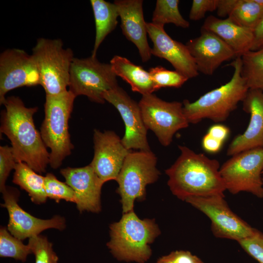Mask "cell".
<instances>
[{"label": "cell", "instance_id": "21", "mask_svg": "<svg viewBox=\"0 0 263 263\" xmlns=\"http://www.w3.org/2000/svg\"><path fill=\"white\" fill-rule=\"evenodd\" d=\"M202 29L211 32L221 38L233 50L236 57L251 49L253 30L239 26L228 18L221 19L209 16L205 19Z\"/></svg>", "mask_w": 263, "mask_h": 263}, {"label": "cell", "instance_id": "19", "mask_svg": "<svg viewBox=\"0 0 263 263\" xmlns=\"http://www.w3.org/2000/svg\"><path fill=\"white\" fill-rule=\"evenodd\" d=\"M243 103L244 111L250 115V121L244 132L236 136L229 145V156L263 148V91L249 89Z\"/></svg>", "mask_w": 263, "mask_h": 263}, {"label": "cell", "instance_id": "20", "mask_svg": "<svg viewBox=\"0 0 263 263\" xmlns=\"http://www.w3.org/2000/svg\"><path fill=\"white\" fill-rule=\"evenodd\" d=\"M121 19L123 34L137 47L143 62L149 61L152 56L147 39V22L145 21L142 0H116Z\"/></svg>", "mask_w": 263, "mask_h": 263}, {"label": "cell", "instance_id": "37", "mask_svg": "<svg viewBox=\"0 0 263 263\" xmlns=\"http://www.w3.org/2000/svg\"><path fill=\"white\" fill-rule=\"evenodd\" d=\"M222 142L213 138L207 133L205 134L202 140V145L203 149L209 153H216L221 149Z\"/></svg>", "mask_w": 263, "mask_h": 263}, {"label": "cell", "instance_id": "1", "mask_svg": "<svg viewBox=\"0 0 263 263\" xmlns=\"http://www.w3.org/2000/svg\"><path fill=\"white\" fill-rule=\"evenodd\" d=\"M3 105L0 133L10 141L16 162H24L38 173L45 172L50 152L34 124L33 116L38 108L26 107L16 96L7 97Z\"/></svg>", "mask_w": 263, "mask_h": 263}, {"label": "cell", "instance_id": "33", "mask_svg": "<svg viewBox=\"0 0 263 263\" xmlns=\"http://www.w3.org/2000/svg\"><path fill=\"white\" fill-rule=\"evenodd\" d=\"M238 242L250 256L263 263V233L259 231L254 236Z\"/></svg>", "mask_w": 263, "mask_h": 263}, {"label": "cell", "instance_id": "18", "mask_svg": "<svg viewBox=\"0 0 263 263\" xmlns=\"http://www.w3.org/2000/svg\"><path fill=\"white\" fill-rule=\"evenodd\" d=\"M60 172L65 183L74 190L76 207L80 212L98 213L101 210V191L104 183L90 165L67 167L60 169Z\"/></svg>", "mask_w": 263, "mask_h": 263}, {"label": "cell", "instance_id": "3", "mask_svg": "<svg viewBox=\"0 0 263 263\" xmlns=\"http://www.w3.org/2000/svg\"><path fill=\"white\" fill-rule=\"evenodd\" d=\"M111 239L107 244L117 260L145 263L151 257L150 244L160 234L155 220L140 219L133 210L123 213L117 222L110 226Z\"/></svg>", "mask_w": 263, "mask_h": 263}, {"label": "cell", "instance_id": "11", "mask_svg": "<svg viewBox=\"0 0 263 263\" xmlns=\"http://www.w3.org/2000/svg\"><path fill=\"white\" fill-rule=\"evenodd\" d=\"M225 196L191 197L185 201L207 215L211 222L213 235L239 242L254 236L258 231L234 213Z\"/></svg>", "mask_w": 263, "mask_h": 263}, {"label": "cell", "instance_id": "32", "mask_svg": "<svg viewBox=\"0 0 263 263\" xmlns=\"http://www.w3.org/2000/svg\"><path fill=\"white\" fill-rule=\"evenodd\" d=\"M17 162L12 148L8 145L0 147V190L2 193L5 189V183L13 169H15Z\"/></svg>", "mask_w": 263, "mask_h": 263}, {"label": "cell", "instance_id": "6", "mask_svg": "<svg viewBox=\"0 0 263 263\" xmlns=\"http://www.w3.org/2000/svg\"><path fill=\"white\" fill-rule=\"evenodd\" d=\"M156 163L151 150H132L127 155L116 180L123 213L133 210L135 200L145 199L147 186L155 182L160 174Z\"/></svg>", "mask_w": 263, "mask_h": 263}, {"label": "cell", "instance_id": "4", "mask_svg": "<svg viewBox=\"0 0 263 263\" xmlns=\"http://www.w3.org/2000/svg\"><path fill=\"white\" fill-rule=\"evenodd\" d=\"M234 68L227 83L202 95L193 102L184 100L183 111L189 123L207 118L215 122L225 121L244 99L249 88L242 75V60L237 57L230 64Z\"/></svg>", "mask_w": 263, "mask_h": 263}, {"label": "cell", "instance_id": "27", "mask_svg": "<svg viewBox=\"0 0 263 263\" xmlns=\"http://www.w3.org/2000/svg\"><path fill=\"white\" fill-rule=\"evenodd\" d=\"M179 3V0H157L151 22L163 26L167 23H172L178 27L188 28L189 23L181 15Z\"/></svg>", "mask_w": 263, "mask_h": 263}, {"label": "cell", "instance_id": "9", "mask_svg": "<svg viewBox=\"0 0 263 263\" xmlns=\"http://www.w3.org/2000/svg\"><path fill=\"white\" fill-rule=\"evenodd\" d=\"M263 148H255L232 156L220 168L226 190L233 194L249 192L263 198Z\"/></svg>", "mask_w": 263, "mask_h": 263}, {"label": "cell", "instance_id": "31", "mask_svg": "<svg viewBox=\"0 0 263 263\" xmlns=\"http://www.w3.org/2000/svg\"><path fill=\"white\" fill-rule=\"evenodd\" d=\"M27 244L35 255V263H58V257L46 237L41 235L32 237Z\"/></svg>", "mask_w": 263, "mask_h": 263}, {"label": "cell", "instance_id": "16", "mask_svg": "<svg viewBox=\"0 0 263 263\" xmlns=\"http://www.w3.org/2000/svg\"><path fill=\"white\" fill-rule=\"evenodd\" d=\"M164 27L147 22V33L153 44L151 55L166 59L175 71L188 79L198 76L199 73L186 45L173 39Z\"/></svg>", "mask_w": 263, "mask_h": 263}, {"label": "cell", "instance_id": "30", "mask_svg": "<svg viewBox=\"0 0 263 263\" xmlns=\"http://www.w3.org/2000/svg\"><path fill=\"white\" fill-rule=\"evenodd\" d=\"M45 189L47 198L58 203L64 200L75 203V193L72 188L66 183L58 180L52 173H48L45 176Z\"/></svg>", "mask_w": 263, "mask_h": 263}, {"label": "cell", "instance_id": "25", "mask_svg": "<svg viewBox=\"0 0 263 263\" xmlns=\"http://www.w3.org/2000/svg\"><path fill=\"white\" fill-rule=\"evenodd\" d=\"M242 75L249 89L263 91V46L241 56Z\"/></svg>", "mask_w": 263, "mask_h": 263}, {"label": "cell", "instance_id": "10", "mask_svg": "<svg viewBox=\"0 0 263 263\" xmlns=\"http://www.w3.org/2000/svg\"><path fill=\"white\" fill-rule=\"evenodd\" d=\"M138 104L147 129L152 131L165 147L170 144L177 131L188 126L180 102H167L151 94L142 95Z\"/></svg>", "mask_w": 263, "mask_h": 263}, {"label": "cell", "instance_id": "36", "mask_svg": "<svg viewBox=\"0 0 263 263\" xmlns=\"http://www.w3.org/2000/svg\"><path fill=\"white\" fill-rule=\"evenodd\" d=\"M240 0H218L217 13L220 17H227L236 7Z\"/></svg>", "mask_w": 263, "mask_h": 263}, {"label": "cell", "instance_id": "38", "mask_svg": "<svg viewBox=\"0 0 263 263\" xmlns=\"http://www.w3.org/2000/svg\"><path fill=\"white\" fill-rule=\"evenodd\" d=\"M229 132V129L226 126L218 124L211 126L208 129L207 133L224 143L228 137Z\"/></svg>", "mask_w": 263, "mask_h": 263}, {"label": "cell", "instance_id": "39", "mask_svg": "<svg viewBox=\"0 0 263 263\" xmlns=\"http://www.w3.org/2000/svg\"><path fill=\"white\" fill-rule=\"evenodd\" d=\"M253 42L250 51L256 50L263 46V17L253 30Z\"/></svg>", "mask_w": 263, "mask_h": 263}, {"label": "cell", "instance_id": "15", "mask_svg": "<svg viewBox=\"0 0 263 263\" xmlns=\"http://www.w3.org/2000/svg\"><path fill=\"white\" fill-rule=\"evenodd\" d=\"M94 143V156L90 165L104 183L116 180L131 150L124 146L117 134L111 131L101 132L95 130Z\"/></svg>", "mask_w": 263, "mask_h": 263}, {"label": "cell", "instance_id": "34", "mask_svg": "<svg viewBox=\"0 0 263 263\" xmlns=\"http://www.w3.org/2000/svg\"><path fill=\"white\" fill-rule=\"evenodd\" d=\"M218 0H193L189 18L192 20L203 19L206 13L216 10Z\"/></svg>", "mask_w": 263, "mask_h": 263}, {"label": "cell", "instance_id": "40", "mask_svg": "<svg viewBox=\"0 0 263 263\" xmlns=\"http://www.w3.org/2000/svg\"><path fill=\"white\" fill-rule=\"evenodd\" d=\"M262 180H263V173H262Z\"/></svg>", "mask_w": 263, "mask_h": 263}, {"label": "cell", "instance_id": "13", "mask_svg": "<svg viewBox=\"0 0 263 263\" xmlns=\"http://www.w3.org/2000/svg\"><path fill=\"white\" fill-rule=\"evenodd\" d=\"M103 98L117 110L123 120L125 132L121 140L124 146L130 150H150L138 103L118 86L105 92Z\"/></svg>", "mask_w": 263, "mask_h": 263}, {"label": "cell", "instance_id": "14", "mask_svg": "<svg viewBox=\"0 0 263 263\" xmlns=\"http://www.w3.org/2000/svg\"><path fill=\"white\" fill-rule=\"evenodd\" d=\"M4 203L9 214L7 229L16 238L23 240L39 235L49 228L63 230L66 226L63 217L58 215L50 219H41L25 211L18 204L19 191L15 188L7 187L3 192Z\"/></svg>", "mask_w": 263, "mask_h": 263}, {"label": "cell", "instance_id": "17", "mask_svg": "<svg viewBox=\"0 0 263 263\" xmlns=\"http://www.w3.org/2000/svg\"><path fill=\"white\" fill-rule=\"evenodd\" d=\"M186 46L198 72L211 75L225 61L236 56L233 50L213 33L201 29L200 36L190 39Z\"/></svg>", "mask_w": 263, "mask_h": 263}, {"label": "cell", "instance_id": "28", "mask_svg": "<svg viewBox=\"0 0 263 263\" xmlns=\"http://www.w3.org/2000/svg\"><path fill=\"white\" fill-rule=\"evenodd\" d=\"M32 253L29 246L13 236L7 229H0V256L15 259L21 262L26 261L28 255Z\"/></svg>", "mask_w": 263, "mask_h": 263}, {"label": "cell", "instance_id": "5", "mask_svg": "<svg viewBox=\"0 0 263 263\" xmlns=\"http://www.w3.org/2000/svg\"><path fill=\"white\" fill-rule=\"evenodd\" d=\"M76 96L69 90L56 95H46L44 119L40 133L50 148L49 164L55 169L71 153L74 146L69 132V120Z\"/></svg>", "mask_w": 263, "mask_h": 263}, {"label": "cell", "instance_id": "8", "mask_svg": "<svg viewBox=\"0 0 263 263\" xmlns=\"http://www.w3.org/2000/svg\"><path fill=\"white\" fill-rule=\"evenodd\" d=\"M116 76L110 63H102L96 57H75L70 69L68 90L76 97L84 95L92 101L103 104V94L118 86Z\"/></svg>", "mask_w": 263, "mask_h": 263}, {"label": "cell", "instance_id": "23", "mask_svg": "<svg viewBox=\"0 0 263 263\" xmlns=\"http://www.w3.org/2000/svg\"><path fill=\"white\" fill-rule=\"evenodd\" d=\"M93 11L95 37L92 56L96 57L97 51L106 37L116 27L119 17L115 4L104 0H91Z\"/></svg>", "mask_w": 263, "mask_h": 263}, {"label": "cell", "instance_id": "24", "mask_svg": "<svg viewBox=\"0 0 263 263\" xmlns=\"http://www.w3.org/2000/svg\"><path fill=\"white\" fill-rule=\"evenodd\" d=\"M14 170L13 182L25 190L33 203H45L47 197L45 189V176L37 173L24 162L17 163Z\"/></svg>", "mask_w": 263, "mask_h": 263}, {"label": "cell", "instance_id": "7", "mask_svg": "<svg viewBox=\"0 0 263 263\" xmlns=\"http://www.w3.org/2000/svg\"><path fill=\"white\" fill-rule=\"evenodd\" d=\"M46 95H56L68 90L70 72L74 58L70 48H64L60 39L39 38L32 49Z\"/></svg>", "mask_w": 263, "mask_h": 263}, {"label": "cell", "instance_id": "2", "mask_svg": "<svg viewBox=\"0 0 263 263\" xmlns=\"http://www.w3.org/2000/svg\"><path fill=\"white\" fill-rule=\"evenodd\" d=\"M178 148L180 155L165 170L172 194L183 201L191 197L225 196L226 188L218 161L186 146Z\"/></svg>", "mask_w": 263, "mask_h": 263}, {"label": "cell", "instance_id": "35", "mask_svg": "<svg viewBox=\"0 0 263 263\" xmlns=\"http://www.w3.org/2000/svg\"><path fill=\"white\" fill-rule=\"evenodd\" d=\"M155 263H204L190 252L176 250L159 258Z\"/></svg>", "mask_w": 263, "mask_h": 263}, {"label": "cell", "instance_id": "12", "mask_svg": "<svg viewBox=\"0 0 263 263\" xmlns=\"http://www.w3.org/2000/svg\"><path fill=\"white\" fill-rule=\"evenodd\" d=\"M40 84L39 73L32 55L16 48L7 49L0 54V104L5 102V95L9 91Z\"/></svg>", "mask_w": 263, "mask_h": 263}, {"label": "cell", "instance_id": "22", "mask_svg": "<svg viewBox=\"0 0 263 263\" xmlns=\"http://www.w3.org/2000/svg\"><path fill=\"white\" fill-rule=\"evenodd\" d=\"M112 69L117 76H120L131 87L132 91L142 95L155 92L153 83L149 71L136 65L128 58L115 55L110 60Z\"/></svg>", "mask_w": 263, "mask_h": 263}, {"label": "cell", "instance_id": "26", "mask_svg": "<svg viewBox=\"0 0 263 263\" xmlns=\"http://www.w3.org/2000/svg\"><path fill=\"white\" fill-rule=\"evenodd\" d=\"M263 17V7L255 0H240L227 17L235 24L252 30Z\"/></svg>", "mask_w": 263, "mask_h": 263}, {"label": "cell", "instance_id": "29", "mask_svg": "<svg viewBox=\"0 0 263 263\" xmlns=\"http://www.w3.org/2000/svg\"><path fill=\"white\" fill-rule=\"evenodd\" d=\"M149 72L153 83L155 91L161 88L181 87L188 79L175 70H169L160 66L150 68Z\"/></svg>", "mask_w": 263, "mask_h": 263}]
</instances>
